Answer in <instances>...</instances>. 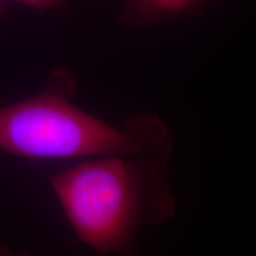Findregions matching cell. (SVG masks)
Masks as SVG:
<instances>
[{
    "mask_svg": "<svg viewBox=\"0 0 256 256\" xmlns=\"http://www.w3.org/2000/svg\"><path fill=\"white\" fill-rule=\"evenodd\" d=\"M170 152L104 156L50 177L51 186L74 232L98 254L136 250L142 223L174 214L166 184Z\"/></svg>",
    "mask_w": 256,
    "mask_h": 256,
    "instance_id": "1",
    "label": "cell"
},
{
    "mask_svg": "<svg viewBox=\"0 0 256 256\" xmlns=\"http://www.w3.org/2000/svg\"><path fill=\"white\" fill-rule=\"evenodd\" d=\"M68 74L49 89L0 108V150L30 159H74L171 152L172 136L153 114H139L114 127L69 100Z\"/></svg>",
    "mask_w": 256,
    "mask_h": 256,
    "instance_id": "2",
    "label": "cell"
},
{
    "mask_svg": "<svg viewBox=\"0 0 256 256\" xmlns=\"http://www.w3.org/2000/svg\"><path fill=\"white\" fill-rule=\"evenodd\" d=\"M198 0H128L122 22L128 25L153 23L182 14Z\"/></svg>",
    "mask_w": 256,
    "mask_h": 256,
    "instance_id": "3",
    "label": "cell"
},
{
    "mask_svg": "<svg viewBox=\"0 0 256 256\" xmlns=\"http://www.w3.org/2000/svg\"><path fill=\"white\" fill-rule=\"evenodd\" d=\"M8 2H17L31 6L36 10H46L51 8H58L63 5V0H0V18L2 17L5 11V6Z\"/></svg>",
    "mask_w": 256,
    "mask_h": 256,
    "instance_id": "4",
    "label": "cell"
}]
</instances>
